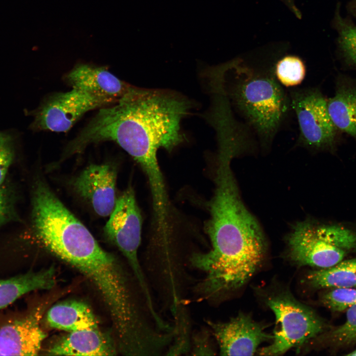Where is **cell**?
<instances>
[{"label": "cell", "instance_id": "6", "mask_svg": "<svg viewBox=\"0 0 356 356\" xmlns=\"http://www.w3.org/2000/svg\"><path fill=\"white\" fill-rule=\"evenodd\" d=\"M267 305L274 313L276 327L272 343L259 351L260 355H282L302 345L324 330L323 321L312 309L288 294L268 298Z\"/></svg>", "mask_w": 356, "mask_h": 356}, {"label": "cell", "instance_id": "8", "mask_svg": "<svg viewBox=\"0 0 356 356\" xmlns=\"http://www.w3.org/2000/svg\"><path fill=\"white\" fill-rule=\"evenodd\" d=\"M110 104L76 88L57 93L45 99L34 111L30 128L35 131L65 132L86 113Z\"/></svg>", "mask_w": 356, "mask_h": 356}, {"label": "cell", "instance_id": "21", "mask_svg": "<svg viewBox=\"0 0 356 356\" xmlns=\"http://www.w3.org/2000/svg\"><path fill=\"white\" fill-rule=\"evenodd\" d=\"M330 340L340 346L356 343V304L346 310L345 322L333 330L330 335Z\"/></svg>", "mask_w": 356, "mask_h": 356}, {"label": "cell", "instance_id": "16", "mask_svg": "<svg viewBox=\"0 0 356 356\" xmlns=\"http://www.w3.org/2000/svg\"><path fill=\"white\" fill-rule=\"evenodd\" d=\"M55 283L54 270L51 267L0 279V310L30 292L51 289Z\"/></svg>", "mask_w": 356, "mask_h": 356}, {"label": "cell", "instance_id": "25", "mask_svg": "<svg viewBox=\"0 0 356 356\" xmlns=\"http://www.w3.org/2000/svg\"><path fill=\"white\" fill-rule=\"evenodd\" d=\"M8 190L0 186V224L5 222L11 212V202Z\"/></svg>", "mask_w": 356, "mask_h": 356}, {"label": "cell", "instance_id": "17", "mask_svg": "<svg viewBox=\"0 0 356 356\" xmlns=\"http://www.w3.org/2000/svg\"><path fill=\"white\" fill-rule=\"evenodd\" d=\"M307 279L310 285L318 288H356V258L312 271Z\"/></svg>", "mask_w": 356, "mask_h": 356}, {"label": "cell", "instance_id": "7", "mask_svg": "<svg viewBox=\"0 0 356 356\" xmlns=\"http://www.w3.org/2000/svg\"><path fill=\"white\" fill-rule=\"evenodd\" d=\"M291 108L299 125V143L308 148L332 149L336 141V128L329 115L327 101L316 89L291 92Z\"/></svg>", "mask_w": 356, "mask_h": 356}, {"label": "cell", "instance_id": "19", "mask_svg": "<svg viewBox=\"0 0 356 356\" xmlns=\"http://www.w3.org/2000/svg\"><path fill=\"white\" fill-rule=\"evenodd\" d=\"M333 25L338 34L337 43L343 58L347 64L356 67V25L341 16L340 4L336 7Z\"/></svg>", "mask_w": 356, "mask_h": 356}, {"label": "cell", "instance_id": "4", "mask_svg": "<svg viewBox=\"0 0 356 356\" xmlns=\"http://www.w3.org/2000/svg\"><path fill=\"white\" fill-rule=\"evenodd\" d=\"M287 244L288 257L295 264L326 268L356 249V233L341 225L304 221L294 226Z\"/></svg>", "mask_w": 356, "mask_h": 356}, {"label": "cell", "instance_id": "15", "mask_svg": "<svg viewBox=\"0 0 356 356\" xmlns=\"http://www.w3.org/2000/svg\"><path fill=\"white\" fill-rule=\"evenodd\" d=\"M46 321L51 327L70 332L98 328L91 309L85 303L76 301L52 306L47 312Z\"/></svg>", "mask_w": 356, "mask_h": 356}, {"label": "cell", "instance_id": "13", "mask_svg": "<svg viewBox=\"0 0 356 356\" xmlns=\"http://www.w3.org/2000/svg\"><path fill=\"white\" fill-rule=\"evenodd\" d=\"M115 349L110 338L97 328L70 332L52 345L48 353L56 356H112Z\"/></svg>", "mask_w": 356, "mask_h": 356}, {"label": "cell", "instance_id": "24", "mask_svg": "<svg viewBox=\"0 0 356 356\" xmlns=\"http://www.w3.org/2000/svg\"><path fill=\"white\" fill-rule=\"evenodd\" d=\"M14 155L13 137L0 132V186L3 183Z\"/></svg>", "mask_w": 356, "mask_h": 356}, {"label": "cell", "instance_id": "14", "mask_svg": "<svg viewBox=\"0 0 356 356\" xmlns=\"http://www.w3.org/2000/svg\"><path fill=\"white\" fill-rule=\"evenodd\" d=\"M327 108L336 128L356 139V85L351 79L339 77Z\"/></svg>", "mask_w": 356, "mask_h": 356}, {"label": "cell", "instance_id": "3", "mask_svg": "<svg viewBox=\"0 0 356 356\" xmlns=\"http://www.w3.org/2000/svg\"><path fill=\"white\" fill-rule=\"evenodd\" d=\"M215 82L247 125L257 135L262 144L268 147L287 117L291 108L288 96L277 80L274 69L259 72L239 69L231 76L230 85L219 72Z\"/></svg>", "mask_w": 356, "mask_h": 356}, {"label": "cell", "instance_id": "1", "mask_svg": "<svg viewBox=\"0 0 356 356\" xmlns=\"http://www.w3.org/2000/svg\"><path fill=\"white\" fill-rule=\"evenodd\" d=\"M190 107L174 92L135 87L118 102L102 107L66 150L71 155L91 143L114 141L140 165L151 191L160 192L165 186L157 151H171L184 140L180 123Z\"/></svg>", "mask_w": 356, "mask_h": 356}, {"label": "cell", "instance_id": "22", "mask_svg": "<svg viewBox=\"0 0 356 356\" xmlns=\"http://www.w3.org/2000/svg\"><path fill=\"white\" fill-rule=\"evenodd\" d=\"M321 300L322 304L331 311L342 312L356 304V289L334 288L324 293Z\"/></svg>", "mask_w": 356, "mask_h": 356}, {"label": "cell", "instance_id": "10", "mask_svg": "<svg viewBox=\"0 0 356 356\" xmlns=\"http://www.w3.org/2000/svg\"><path fill=\"white\" fill-rule=\"evenodd\" d=\"M44 305L23 317L10 320L0 327V356H35L39 353L46 334L40 322Z\"/></svg>", "mask_w": 356, "mask_h": 356}, {"label": "cell", "instance_id": "5", "mask_svg": "<svg viewBox=\"0 0 356 356\" xmlns=\"http://www.w3.org/2000/svg\"><path fill=\"white\" fill-rule=\"evenodd\" d=\"M141 226L140 211L134 191L130 186L116 200L104 230L107 238L127 259L147 305L153 308L155 306L154 296L138 256Z\"/></svg>", "mask_w": 356, "mask_h": 356}, {"label": "cell", "instance_id": "28", "mask_svg": "<svg viewBox=\"0 0 356 356\" xmlns=\"http://www.w3.org/2000/svg\"></svg>", "mask_w": 356, "mask_h": 356}, {"label": "cell", "instance_id": "26", "mask_svg": "<svg viewBox=\"0 0 356 356\" xmlns=\"http://www.w3.org/2000/svg\"><path fill=\"white\" fill-rule=\"evenodd\" d=\"M347 8L351 14L356 17V0H351L347 4Z\"/></svg>", "mask_w": 356, "mask_h": 356}, {"label": "cell", "instance_id": "18", "mask_svg": "<svg viewBox=\"0 0 356 356\" xmlns=\"http://www.w3.org/2000/svg\"><path fill=\"white\" fill-rule=\"evenodd\" d=\"M172 320L174 325V334L165 355L182 356L190 354L193 332L189 313L184 302L178 306Z\"/></svg>", "mask_w": 356, "mask_h": 356}, {"label": "cell", "instance_id": "9", "mask_svg": "<svg viewBox=\"0 0 356 356\" xmlns=\"http://www.w3.org/2000/svg\"><path fill=\"white\" fill-rule=\"evenodd\" d=\"M205 322L222 356H252L261 343L272 338L261 324L242 313L226 322Z\"/></svg>", "mask_w": 356, "mask_h": 356}, {"label": "cell", "instance_id": "12", "mask_svg": "<svg viewBox=\"0 0 356 356\" xmlns=\"http://www.w3.org/2000/svg\"><path fill=\"white\" fill-rule=\"evenodd\" d=\"M72 87L113 104L134 89L121 80L107 69L88 64L76 66L66 76Z\"/></svg>", "mask_w": 356, "mask_h": 356}, {"label": "cell", "instance_id": "20", "mask_svg": "<svg viewBox=\"0 0 356 356\" xmlns=\"http://www.w3.org/2000/svg\"><path fill=\"white\" fill-rule=\"evenodd\" d=\"M306 67L303 60L295 55L285 56L276 63L275 77L280 84L286 87L300 84L306 75Z\"/></svg>", "mask_w": 356, "mask_h": 356}, {"label": "cell", "instance_id": "11", "mask_svg": "<svg viewBox=\"0 0 356 356\" xmlns=\"http://www.w3.org/2000/svg\"><path fill=\"white\" fill-rule=\"evenodd\" d=\"M116 171L108 164H92L87 167L76 178V191L101 217H107L116 204Z\"/></svg>", "mask_w": 356, "mask_h": 356}, {"label": "cell", "instance_id": "23", "mask_svg": "<svg viewBox=\"0 0 356 356\" xmlns=\"http://www.w3.org/2000/svg\"><path fill=\"white\" fill-rule=\"evenodd\" d=\"M213 335L209 328H201L193 332L190 355L192 356H213L216 355Z\"/></svg>", "mask_w": 356, "mask_h": 356}, {"label": "cell", "instance_id": "27", "mask_svg": "<svg viewBox=\"0 0 356 356\" xmlns=\"http://www.w3.org/2000/svg\"><path fill=\"white\" fill-rule=\"evenodd\" d=\"M347 356H356V349L347 354Z\"/></svg>", "mask_w": 356, "mask_h": 356}, {"label": "cell", "instance_id": "2", "mask_svg": "<svg viewBox=\"0 0 356 356\" xmlns=\"http://www.w3.org/2000/svg\"><path fill=\"white\" fill-rule=\"evenodd\" d=\"M216 172L206 225L211 248L192 253L188 263L203 273V288L221 296L240 288L253 276L264 259L266 242L259 224L242 201L230 163L218 162Z\"/></svg>", "mask_w": 356, "mask_h": 356}]
</instances>
